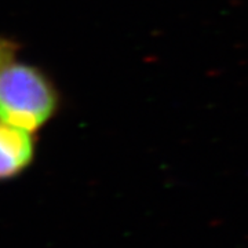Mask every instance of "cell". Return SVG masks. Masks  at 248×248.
<instances>
[{"label":"cell","instance_id":"1","mask_svg":"<svg viewBox=\"0 0 248 248\" xmlns=\"http://www.w3.org/2000/svg\"><path fill=\"white\" fill-rule=\"evenodd\" d=\"M58 97L36 68L11 61L0 68V122L33 133L57 110Z\"/></svg>","mask_w":248,"mask_h":248},{"label":"cell","instance_id":"2","mask_svg":"<svg viewBox=\"0 0 248 248\" xmlns=\"http://www.w3.org/2000/svg\"><path fill=\"white\" fill-rule=\"evenodd\" d=\"M33 157L29 131L0 122V179L19 174Z\"/></svg>","mask_w":248,"mask_h":248},{"label":"cell","instance_id":"3","mask_svg":"<svg viewBox=\"0 0 248 248\" xmlns=\"http://www.w3.org/2000/svg\"><path fill=\"white\" fill-rule=\"evenodd\" d=\"M14 53H16L14 45L0 37V68L13 61Z\"/></svg>","mask_w":248,"mask_h":248}]
</instances>
